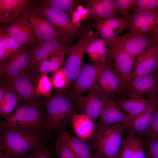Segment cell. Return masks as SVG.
<instances>
[{
  "instance_id": "6da1fadb",
  "label": "cell",
  "mask_w": 158,
  "mask_h": 158,
  "mask_svg": "<svg viewBox=\"0 0 158 158\" xmlns=\"http://www.w3.org/2000/svg\"><path fill=\"white\" fill-rule=\"evenodd\" d=\"M0 128L49 134L46 130L45 100L37 99L18 104L12 115L0 122Z\"/></svg>"
},
{
  "instance_id": "7a4b0ae2",
  "label": "cell",
  "mask_w": 158,
  "mask_h": 158,
  "mask_svg": "<svg viewBox=\"0 0 158 158\" xmlns=\"http://www.w3.org/2000/svg\"><path fill=\"white\" fill-rule=\"evenodd\" d=\"M50 140V134L0 128L1 151L12 158H23Z\"/></svg>"
},
{
  "instance_id": "3957f363",
  "label": "cell",
  "mask_w": 158,
  "mask_h": 158,
  "mask_svg": "<svg viewBox=\"0 0 158 158\" xmlns=\"http://www.w3.org/2000/svg\"><path fill=\"white\" fill-rule=\"evenodd\" d=\"M73 101L65 90L55 89L47 96L45 103L48 133L53 130L57 133L63 131L72 123L73 116L78 111Z\"/></svg>"
},
{
  "instance_id": "277c9868",
  "label": "cell",
  "mask_w": 158,
  "mask_h": 158,
  "mask_svg": "<svg viewBox=\"0 0 158 158\" xmlns=\"http://www.w3.org/2000/svg\"><path fill=\"white\" fill-rule=\"evenodd\" d=\"M95 125L96 130L91 138L95 153L102 158H116L126 132L123 123Z\"/></svg>"
},
{
  "instance_id": "5b68a950",
  "label": "cell",
  "mask_w": 158,
  "mask_h": 158,
  "mask_svg": "<svg viewBox=\"0 0 158 158\" xmlns=\"http://www.w3.org/2000/svg\"><path fill=\"white\" fill-rule=\"evenodd\" d=\"M97 35L90 30L83 32L74 44L68 47L63 67L67 81L66 90L68 92L73 85L82 67L83 58L90 42Z\"/></svg>"
},
{
  "instance_id": "8992f818",
  "label": "cell",
  "mask_w": 158,
  "mask_h": 158,
  "mask_svg": "<svg viewBox=\"0 0 158 158\" xmlns=\"http://www.w3.org/2000/svg\"><path fill=\"white\" fill-rule=\"evenodd\" d=\"M32 6L57 28L68 41L79 32L80 28L67 13L49 5L44 0L33 1Z\"/></svg>"
},
{
  "instance_id": "52a82bcc",
  "label": "cell",
  "mask_w": 158,
  "mask_h": 158,
  "mask_svg": "<svg viewBox=\"0 0 158 158\" xmlns=\"http://www.w3.org/2000/svg\"><path fill=\"white\" fill-rule=\"evenodd\" d=\"M111 63V61L107 60L102 62L94 63L82 66L73 85L68 92L72 100H75L85 92L94 89L102 71Z\"/></svg>"
},
{
  "instance_id": "ba28073f",
  "label": "cell",
  "mask_w": 158,
  "mask_h": 158,
  "mask_svg": "<svg viewBox=\"0 0 158 158\" xmlns=\"http://www.w3.org/2000/svg\"><path fill=\"white\" fill-rule=\"evenodd\" d=\"M31 44L23 46L20 51L8 59L6 63L0 67V83L11 87L16 78L32 66Z\"/></svg>"
},
{
  "instance_id": "9c48e42d",
  "label": "cell",
  "mask_w": 158,
  "mask_h": 158,
  "mask_svg": "<svg viewBox=\"0 0 158 158\" xmlns=\"http://www.w3.org/2000/svg\"><path fill=\"white\" fill-rule=\"evenodd\" d=\"M157 89V78L154 73L143 75H131L122 95L118 100L145 97L156 99Z\"/></svg>"
},
{
  "instance_id": "30bf717a",
  "label": "cell",
  "mask_w": 158,
  "mask_h": 158,
  "mask_svg": "<svg viewBox=\"0 0 158 158\" xmlns=\"http://www.w3.org/2000/svg\"><path fill=\"white\" fill-rule=\"evenodd\" d=\"M25 22L35 32L36 39L47 40L54 38L64 39L59 30L39 11L31 7L22 15Z\"/></svg>"
},
{
  "instance_id": "8fae6325",
  "label": "cell",
  "mask_w": 158,
  "mask_h": 158,
  "mask_svg": "<svg viewBox=\"0 0 158 158\" xmlns=\"http://www.w3.org/2000/svg\"><path fill=\"white\" fill-rule=\"evenodd\" d=\"M42 77L33 69L32 65L16 78L11 87L18 93L22 102L37 99L39 97L38 88Z\"/></svg>"
},
{
  "instance_id": "7c38bea8",
  "label": "cell",
  "mask_w": 158,
  "mask_h": 158,
  "mask_svg": "<svg viewBox=\"0 0 158 158\" xmlns=\"http://www.w3.org/2000/svg\"><path fill=\"white\" fill-rule=\"evenodd\" d=\"M126 82L112 63L101 74L95 87L98 89L100 98H112L117 95L119 99L125 88Z\"/></svg>"
},
{
  "instance_id": "4fadbf2b",
  "label": "cell",
  "mask_w": 158,
  "mask_h": 158,
  "mask_svg": "<svg viewBox=\"0 0 158 158\" xmlns=\"http://www.w3.org/2000/svg\"><path fill=\"white\" fill-rule=\"evenodd\" d=\"M115 41L134 60L156 41L152 35L142 34L131 31L117 36Z\"/></svg>"
},
{
  "instance_id": "5bb4252c",
  "label": "cell",
  "mask_w": 158,
  "mask_h": 158,
  "mask_svg": "<svg viewBox=\"0 0 158 158\" xmlns=\"http://www.w3.org/2000/svg\"><path fill=\"white\" fill-rule=\"evenodd\" d=\"M107 46L109 47L108 57L126 83L131 75L135 60L115 40Z\"/></svg>"
},
{
  "instance_id": "9a60e30c",
  "label": "cell",
  "mask_w": 158,
  "mask_h": 158,
  "mask_svg": "<svg viewBox=\"0 0 158 158\" xmlns=\"http://www.w3.org/2000/svg\"><path fill=\"white\" fill-rule=\"evenodd\" d=\"M68 42L63 39L40 40L36 39L31 45L32 63L40 61L58 52H63L66 54L69 46L67 45Z\"/></svg>"
},
{
  "instance_id": "2e32d148",
  "label": "cell",
  "mask_w": 158,
  "mask_h": 158,
  "mask_svg": "<svg viewBox=\"0 0 158 158\" xmlns=\"http://www.w3.org/2000/svg\"><path fill=\"white\" fill-rule=\"evenodd\" d=\"M0 30L23 46L33 43L36 39L35 32L24 20L22 15L0 27Z\"/></svg>"
},
{
  "instance_id": "e0dca14e",
  "label": "cell",
  "mask_w": 158,
  "mask_h": 158,
  "mask_svg": "<svg viewBox=\"0 0 158 158\" xmlns=\"http://www.w3.org/2000/svg\"><path fill=\"white\" fill-rule=\"evenodd\" d=\"M102 106L99 118L95 125L123 123L131 119L127 113L122 111L116 101L111 98H100Z\"/></svg>"
},
{
  "instance_id": "ac0fdd59",
  "label": "cell",
  "mask_w": 158,
  "mask_h": 158,
  "mask_svg": "<svg viewBox=\"0 0 158 158\" xmlns=\"http://www.w3.org/2000/svg\"><path fill=\"white\" fill-rule=\"evenodd\" d=\"M75 100L78 111L90 117L95 124L102 106L98 88L95 87L85 95L80 96Z\"/></svg>"
},
{
  "instance_id": "d6986e66",
  "label": "cell",
  "mask_w": 158,
  "mask_h": 158,
  "mask_svg": "<svg viewBox=\"0 0 158 158\" xmlns=\"http://www.w3.org/2000/svg\"><path fill=\"white\" fill-rule=\"evenodd\" d=\"M31 0H0L1 27L21 16L31 6Z\"/></svg>"
},
{
  "instance_id": "ffe728a7",
  "label": "cell",
  "mask_w": 158,
  "mask_h": 158,
  "mask_svg": "<svg viewBox=\"0 0 158 158\" xmlns=\"http://www.w3.org/2000/svg\"><path fill=\"white\" fill-rule=\"evenodd\" d=\"M158 58V43L155 41L137 57L131 75H143L153 73Z\"/></svg>"
},
{
  "instance_id": "44dd1931",
  "label": "cell",
  "mask_w": 158,
  "mask_h": 158,
  "mask_svg": "<svg viewBox=\"0 0 158 158\" xmlns=\"http://www.w3.org/2000/svg\"><path fill=\"white\" fill-rule=\"evenodd\" d=\"M121 110L133 118L155 108L158 99L145 97L128 98L116 100Z\"/></svg>"
},
{
  "instance_id": "7402d4cb",
  "label": "cell",
  "mask_w": 158,
  "mask_h": 158,
  "mask_svg": "<svg viewBox=\"0 0 158 158\" xmlns=\"http://www.w3.org/2000/svg\"><path fill=\"white\" fill-rule=\"evenodd\" d=\"M116 158H147L143 139L127 134Z\"/></svg>"
},
{
  "instance_id": "603a6c76",
  "label": "cell",
  "mask_w": 158,
  "mask_h": 158,
  "mask_svg": "<svg viewBox=\"0 0 158 158\" xmlns=\"http://www.w3.org/2000/svg\"><path fill=\"white\" fill-rule=\"evenodd\" d=\"M155 108L145 112L123 123L128 134L145 137L150 128Z\"/></svg>"
},
{
  "instance_id": "cb8c5ba5",
  "label": "cell",
  "mask_w": 158,
  "mask_h": 158,
  "mask_svg": "<svg viewBox=\"0 0 158 158\" xmlns=\"http://www.w3.org/2000/svg\"><path fill=\"white\" fill-rule=\"evenodd\" d=\"M124 17V29L133 31L143 26L158 21V11H142L128 14Z\"/></svg>"
},
{
  "instance_id": "d4e9b609",
  "label": "cell",
  "mask_w": 158,
  "mask_h": 158,
  "mask_svg": "<svg viewBox=\"0 0 158 158\" xmlns=\"http://www.w3.org/2000/svg\"><path fill=\"white\" fill-rule=\"evenodd\" d=\"M66 54L63 52L55 53L40 61L32 63V67L42 76L47 73L55 72L64 63Z\"/></svg>"
},
{
  "instance_id": "484cf974",
  "label": "cell",
  "mask_w": 158,
  "mask_h": 158,
  "mask_svg": "<svg viewBox=\"0 0 158 158\" xmlns=\"http://www.w3.org/2000/svg\"><path fill=\"white\" fill-rule=\"evenodd\" d=\"M72 123L76 135L82 139L87 141L91 138L95 132V124L90 117L84 114H75Z\"/></svg>"
},
{
  "instance_id": "4316f807",
  "label": "cell",
  "mask_w": 158,
  "mask_h": 158,
  "mask_svg": "<svg viewBox=\"0 0 158 158\" xmlns=\"http://www.w3.org/2000/svg\"><path fill=\"white\" fill-rule=\"evenodd\" d=\"M69 145L77 158H95L92 147L85 140L71 135L65 131Z\"/></svg>"
},
{
  "instance_id": "83f0119b",
  "label": "cell",
  "mask_w": 158,
  "mask_h": 158,
  "mask_svg": "<svg viewBox=\"0 0 158 158\" xmlns=\"http://www.w3.org/2000/svg\"><path fill=\"white\" fill-rule=\"evenodd\" d=\"M107 45L101 38L94 39L88 46L86 51L90 60L95 63H101L107 59Z\"/></svg>"
},
{
  "instance_id": "f1b7e54d",
  "label": "cell",
  "mask_w": 158,
  "mask_h": 158,
  "mask_svg": "<svg viewBox=\"0 0 158 158\" xmlns=\"http://www.w3.org/2000/svg\"><path fill=\"white\" fill-rule=\"evenodd\" d=\"M20 102L21 101L18 93L9 86L3 100L0 102V113L5 119L12 115Z\"/></svg>"
},
{
  "instance_id": "f546056e",
  "label": "cell",
  "mask_w": 158,
  "mask_h": 158,
  "mask_svg": "<svg viewBox=\"0 0 158 158\" xmlns=\"http://www.w3.org/2000/svg\"><path fill=\"white\" fill-rule=\"evenodd\" d=\"M89 7L91 15L97 18L96 25L103 19L119 17L116 13L109 10L100 4L98 0H89L85 1Z\"/></svg>"
},
{
  "instance_id": "4dcf8cb0",
  "label": "cell",
  "mask_w": 158,
  "mask_h": 158,
  "mask_svg": "<svg viewBox=\"0 0 158 158\" xmlns=\"http://www.w3.org/2000/svg\"><path fill=\"white\" fill-rule=\"evenodd\" d=\"M65 130L58 132L55 142V150L58 158H77L70 148L67 140Z\"/></svg>"
},
{
  "instance_id": "1f68e13d",
  "label": "cell",
  "mask_w": 158,
  "mask_h": 158,
  "mask_svg": "<svg viewBox=\"0 0 158 158\" xmlns=\"http://www.w3.org/2000/svg\"><path fill=\"white\" fill-rule=\"evenodd\" d=\"M0 40L2 42L6 52L7 59L20 51L23 46L0 30Z\"/></svg>"
},
{
  "instance_id": "d6a6232c",
  "label": "cell",
  "mask_w": 158,
  "mask_h": 158,
  "mask_svg": "<svg viewBox=\"0 0 158 158\" xmlns=\"http://www.w3.org/2000/svg\"><path fill=\"white\" fill-rule=\"evenodd\" d=\"M49 5L54 7L65 13H70L74 11L78 3L82 1L75 0H44Z\"/></svg>"
},
{
  "instance_id": "836d02e7",
  "label": "cell",
  "mask_w": 158,
  "mask_h": 158,
  "mask_svg": "<svg viewBox=\"0 0 158 158\" xmlns=\"http://www.w3.org/2000/svg\"><path fill=\"white\" fill-rule=\"evenodd\" d=\"M125 23V17L122 16L103 19L97 24L106 25L111 28L118 35L124 29Z\"/></svg>"
},
{
  "instance_id": "e575fe53",
  "label": "cell",
  "mask_w": 158,
  "mask_h": 158,
  "mask_svg": "<svg viewBox=\"0 0 158 158\" xmlns=\"http://www.w3.org/2000/svg\"><path fill=\"white\" fill-rule=\"evenodd\" d=\"M131 10L134 13L158 11V0H136Z\"/></svg>"
},
{
  "instance_id": "d590c367",
  "label": "cell",
  "mask_w": 158,
  "mask_h": 158,
  "mask_svg": "<svg viewBox=\"0 0 158 158\" xmlns=\"http://www.w3.org/2000/svg\"><path fill=\"white\" fill-rule=\"evenodd\" d=\"M96 34L105 42L106 45L116 40L117 34L111 28L107 26L97 24L96 25Z\"/></svg>"
},
{
  "instance_id": "8d00e7d4",
  "label": "cell",
  "mask_w": 158,
  "mask_h": 158,
  "mask_svg": "<svg viewBox=\"0 0 158 158\" xmlns=\"http://www.w3.org/2000/svg\"><path fill=\"white\" fill-rule=\"evenodd\" d=\"M143 139L147 158H158V137Z\"/></svg>"
},
{
  "instance_id": "74e56055",
  "label": "cell",
  "mask_w": 158,
  "mask_h": 158,
  "mask_svg": "<svg viewBox=\"0 0 158 158\" xmlns=\"http://www.w3.org/2000/svg\"><path fill=\"white\" fill-rule=\"evenodd\" d=\"M55 148L43 145L23 158H53Z\"/></svg>"
},
{
  "instance_id": "f35d334b",
  "label": "cell",
  "mask_w": 158,
  "mask_h": 158,
  "mask_svg": "<svg viewBox=\"0 0 158 158\" xmlns=\"http://www.w3.org/2000/svg\"><path fill=\"white\" fill-rule=\"evenodd\" d=\"M52 83L56 89L66 90L67 81L63 68H59L55 72L52 77Z\"/></svg>"
},
{
  "instance_id": "ab89813d",
  "label": "cell",
  "mask_w": 158,
  "mask_h": 158,
  "mask_svg": "<svg viewBox=\"0 0 158 158\" xmlns=\"http://www.w3.org/2000/svg\"><path fill=\"white\" fill-rule=\"evenodd\" d=\"M116 12L122 16L128 14L132 8L136 0H114Z\"/></svg>"
},
{
  "instance_id": "60d3db41",
  "label": "cell",
  "mask_w": 158,
  "mask_h": 158,
  "mask_svg": "<svg viewBox=\"0 0 158 158\" xmlns=\"http://www.w3.org/2000/svg\"><path fill=\"white\" fill-rule=\"evenodd\" d=\"M158 137V104L156 107L149 131L144 138Z\"/></svg>"
},
{
  "instance_id": "b9f144b4",
  "label": "cell",
  "mask_w": 158,
  "mask_h": 158,
  "mask_svg": "<svg viewBox=\"0 0 158 158\" xmlns=\"http://www.w3.org/2000/svg\"><path fill=\"white\" fill-rule=\"evenodd\" d=\"M46 74L43 75L40 80L38 88V92L49 95L50 93L51 89V83Z\"/></svg>"
},
{
  "instance_id": "7bdbcfd3",
  "label": "cell",
  "mask_w": 158,
  "mask_h": 158,
  "mask_svg": "<svg viewBox=\"0 0 158 158\" xmlns=\"http://www.w3.org/2000/svg\"><path fill=\"white\" fill-rule=\"evenodd\" d=\"M76 11L80 14L82 20L86 19L91 15L90 11L88 7L84 8L82 5H80L77 7Z\"/></svg>"
},
{
  "instance_id": "ee69618b",
  "label": "cell",
  "mask_w": 158,
  "mask_h": 158,
  "mask_svg": "<svg viewBox=\"0 0 158 158\" xmlns=\"http://www.w3.org/2000/svg\"><path fill=\"white\" fill-rule=\"evenodd\" d=\"M98 1L109 10L117 13L114 0H98Z\"/></svg>"
},
{
  "instance_id": "f6af8a7d",
  "label": "cell",
  "mask_w": 158,
  "mask_h": 158,
  "mask_svg": "<svg viewBox=\"0 0 158 158\" xmlns=\"http://www.w3.org/2000/svg\"><path fill=\"white\" fill-rule=\"evenodd\" d=\"M7 60L6 49L2 42L0 40V67L3 66L6 63Z\"/></svg>"
},
{
  "instance_id": "bcb514c9",
  "label": "cell",
  "mask_w": 158,
  "mask_h": 158,
  "mask_svg": "<svg viewBox=\"0 0 158 158\" xmlns=\"http://www.w3.org/2000/svg\"><path fill=\"white\" fill-rule=\"evenodd\" d=\"M71 19L75 25L78 28H80V23L82 20L80 14L76 10L73 11L71 12Z\"/></svg>"
},
{
  "instance_id": "7dc6e473",
  "label": "cell",
  "mask_w": 158,
  "mask_h": 158,
  "mask_svg": "<svg viewBox=\"0 0 158 158\" xmlns=\"http://www.w3.org/2000/svg\"><path fill=\"white\" fill-rule=\"evenodd\" d=\"M0 102L3 100L5 95L6 90L8 86L0 83Z\"/></svg>"
},
{
  "instance_id": "c3c4849f",
  "label": "cell",
  "mask_w": 158,
  "mask_h": 158,
  "mask_svg": "<svg viewBox=\"0 0 158 158\" xmlns=\"http://www.w3.org/2000/svg\"><path fill=\"white\" fill-rule=\"evenodd\" d=\"M152 35L154 37L155 41L158 43V29L154 31Z\"/></svg>"
},
{
  "instance_id": "681fc988",
  "label": "cell",
  "mask_w": 158,
  "mask_h": 158,
  "mask_svg": "<svg viewBox=\"0 0 158 158\" xmlns=\"http://www.w3.org/2000/svg\"><path fill=\"white\" fill-rule=\"evenodd\" d=\"M0 158H12L5 154L3 152L0 151Z\"/></svg>"
},
{
  "instance_id": "f907efd6",
  "label": "cell",
  "mask_w": 158,
  "mask_h": 158,
  "mask_svg": "<svg viewBox=\"0 0 158 158\" xmlns=\"http://www.w3.org/2000/svg\"><path fill=\"white\" fill-rule=\"evenodd\" d=\"M154 73L156 74H158V58L157 67Z\"/></svg>"
},
{
  "instance_id": "816d5d0a",
  "label": "cell",
  "mask_w": 158,
  "mask_h": 158,
  "mask_svg": "<svg viewBox=\"0 0 158 158\" xmlns=\"http://www.w3.org/2000/svg\"><path fill=\"white\" fill-rule=\"evenodd\" d=\"M154 74L156 75V76L157 77V82H158V89H157V93L156 97H157V98L158 99V74Z\"/></svg>"
},
{
  "instance_id": "f5cc1de1",
  "label": "cell",
  "mask_w": 158,
  "mask_h": 158,
  "mask_svg": "<svg viewBox=\"0 0 158 158\" xmlns=\"http://www.w3.org/2000/svg\"><path fill=\"white\" fill-rule=\"evenodd\" d=\"M94 155H95V158H102L98 155L97 154H96L95 152L94 153Z\"/></svg>"
}]
</instances>
